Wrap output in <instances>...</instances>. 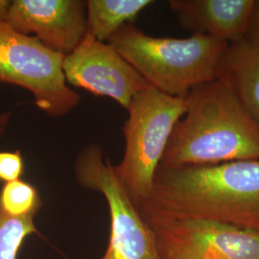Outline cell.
I'll use <instances>...</instances> for the list:
<instances>
[{
	"instance_id": "cell-1",
	"label": "cell",
	"mask_w": 259,
	"mask_h": 259,
	"mask_svg": "<svg viewBox=\"0 0 259 259\" xmlns=\"http://www.w3.org/2000/svg\"><path fill=\"white\" fill-rule=\"evenodd\" d=\"M144 220L203 219L259 232V160L157 168Z\"/></svg>"
},
{
	"instance_id": "cell-2",
	"label": "cell",
	"mask_w": 259,
	"mask_h": 259,
	"mask_svg": "<svg viewBox=\"0 0 259 259\" xmlns=\"http://www.w3.org/2000/svg\"><path fill=\"white\" fill-rule=\"evenodd\" d=\"M185 101L159 165L259 160V126L226 83L216 79L198 85Z\"/></svg>"
},
{
	"instance_id": "cell-3",
	"label": "cell",
	"mask_w": 259,
	"mask_h": 259,
	"mask_svg": "<svg viewBox=\"0 0 259 259\" xmlns=\"http://www.w3.org/2000/svg\"><path fill=\"white\" fill-rule=\"evenodd\" d=\"M146 82L167 95L186 98L192 89L217 79L229 44L215 37H153L128 23L108 40Z\"/></svg>"
},
{
	"instance_id": "cell-4",
	"label": "cell",
	"mask_w": 259,
	"mask_h": 259,
	"mask_svg": "<svg viewBox=\"0 0 259 259\" xmlns=\"http://www.w3.org/2000/svg\"><path fill=\"white\" fill-rule=\"evenodd\" d=\"M127 111L124 156L113 170L139 209L152 194L157 168L174 127L185 115L186 101L149 85L135 95Z\"/></svg>"
},
{
	"instance_id": "cell-5",
	"label": "cell",
	"mask_w": 259,
	"mask_h": 259,
	"mask_svg": "<svg viewBox=\"0 0 259 259\" xmlns=\"http://www.w3.org/2000/svg\"><path fill=\"white\" fill-rule=\"evenodd\" d=\"M64 57L37 37L0 22V83L30 92L37 108L52 117L65 116L81 101L80 94L65 81Z\"/></svg>"
},
{
	"instance_id": "cell-6",
	"label": "cell",
	"mask_w": 259,
	"mask_h": 259,
	"mask_svg": "<svg viewBox=\"0 0 259 259\" xmlns=\"http://www.w3.org/2000/svg\"><path fill=\"white\" fill-rule=\"evenodd\" d=\"M97 143L80 150L75 176L84 188L102 193L111 217L109 245L101 259H161L155 233L142 218Z\"/></svg>"
},
{
	"instance_id": "cell-7",
	"label": "cell",
	"mask_w": 259,
	"mask_h": 259,
	"mask_svg": "<svg viewBox=\"0 0 259 259\" xmlns=\"http://www.w3.org/2000/svg\"><path fill=\"white\" fill-rule=\"evenodd\" d=\"M161 259H259V232L203 219L145 220Z\"/></svg>"
},
{
	"instance_id": "cell-8",
	"label": "cell",
	"mask_w": 259,
	"mask_h": 259,
	"mask_svg": "<svg viewBox=\"0 0 259 259\" xmlns=\"http://www.w3.org/2000/svg\"><path fill=\"white\" fill-rule=\"evenodd\" d=\"M63 71L66 83L95 96L111 98L126 110L135 95L150 85L110 44L88 33L64 57Z\"/></svg>"
},
{
	"instance_id": "cell-9",
	"label": "cell",
	"mask_w": 259,
	"mask_h": 259,
	"mask_svg": "<svg viewBox=\"0 0 259 259\" xmlns=\"http://www.w3.org/2000/svg\"><path fill=\"white\" fill-rule=\"evenodd\" d=\"M4 23L68 55L87 34V1L12 0Z\"/></svg>"
},
{
	"instance_id": "cell-10",
	"label": "cell",
	"mask_w": 259,
	"mask_h": 259,
	"mask_svg": "<svg viewBox=\"0 0 259 259\" xmlns=\"http://www.w3.org/2000/svg\"><path fill=\"white\" fill-rule=\"evenodd\" d=\"M255 0H170L182 27L229 45L244 40Z\"/></svg>"
},
{
	"instance_id": "cell-11",
	"label": "cell",
	"mask_w": 259,
	"mask_h": 259,
	"mask_svg": "<svg viewBox=\"0 0 259 259\" xmlns=\"http://www.w3.org/2000/svg\"><path fill=\"white\" fill-rule=\"evenodd\" d=\"M217 79L226 83L259 126V49L245 40L229 45Z\"/></svg>"
},
{
	"instance_id": "cell-12",
	"label": "cell",
	"mask_w": 259,
	"mask_h": 259,
	"mask_svg": "<svg viewBox=\"0 0 259 259\" xmlns=\"http://www.w3.org/2000/svg\"><path fill=\"white\" fill-rule=\"evenodd\" d=\"M152 0L87 1V33L99 41L109 40L121 27L132 23L153 4Z\"/></svg>"
},
{
	"instance_id": "cell-13",
	"label": "cell",
	"mask_w": 259,
	"mask_h": 259,
	"mask_svg": "<svg viewBox=\"0 0 259 259\" xmlns=\"http://www.w3.org/2000/svg\"><path fill=\"white\" fill-rule=\"evenodd\" d=\"M41 200L35 186L18 180L4 184L0 190V208L12 217H35Z\"/></svg>"
},
{
	"instance_id": "cell-14",
	"label": "cell",
	"mask_w": 259,
	"mask_h": 259,
	"mask_svg": "<svg viewBox=\"0 0 259 259\" xmlns=\"http://www.w3.org/2000/svg\"><path fill=\"white\" fill-rule=\"evenodd\" d=\"M36 232L34 217H12L0 208V259H17L23 241Z\"/></svg>"
},
{
	"instance_id": "cell-15",
	"label": "cell",
	"mask_w": 259,
	"mask_h": 259,
	"mask_svg": "<svg viewBox=\"0 0 259 259\" xmlns=\"http://www.w3.org/2000/svg\"><path fill=\"white\" fill-rule=\"evenodd\" d=\"M23 171L24 161L19 150L0 152V182L7 184L20 180Z\"/></svg>"
},
{
	"instance_id": "cell-16",
	"label": "cell",
	"mask_w": 259,
	"mask_h": 259,
	"mask_svg": "<svg viewBox=\"0 0 259 259\" xmlns=\"http://www.w3.org/2000/svg\"><path fill=\"white\" fill-rule=\"evenodd\" d=\"M244 40L251 47L259 49V0L254 1Z\"/></svg>"
},
{
	"instance_id": "cell-17",
	"label": "cell",
	"mask_w": 259,
	"mask_h": 259,
	"mask_svg": "<svg viewBox=\"0 0 259 259\" xmlns=\"http://www.w3.org/2000/svg\"><path fill=\"white\" fill-rule=\"evenodd\" d=\"M12 115H13V111H6L0 114V139H2V137L6 132V129L12 119Z\"/></svg>"
},
{
	"instance_id": "cell-18",
	"label": "cell",
	"mask_w": 259,
	"mask_h": 259,
	"mask_svg": "<svg viewBox=\"0 0 259 259\" xmlns=\"http://www.w3.org/2000/svg\"><path fill=\"white\" fill-rule=\"evenodd\" d=\"M10 4L11 0H0V22H4Z\"/></svg>"
}]
</instances>
